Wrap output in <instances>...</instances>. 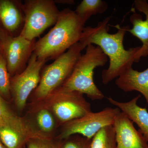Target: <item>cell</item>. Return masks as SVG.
<instances>
[{
    "label": "cell",
    "mask_w": 148,
    "mask_h": 148,
    "mask_svg": "<svg viewBox=\"0 0 148 148\" xmlns=\"http://www.w3.org/2000/svg\"><path fill=\"white\" fill-rule=\"evenodd\" d=\"M111 17H106L98 22L95 27H84L79 42L84 49L89 45L98 46L109 58L108 69L102 72V82L105 85L117 78L127 69L132 68L135 62V56L140 47L125 49L123 42L126 32L130 27L128 25L115 26L117 32L114 34L109 33V22Z\"/></svg>",
    "instance_id": "obj_1"
},
{
    "label": "cell",
    "mask_w": 148,
    "mask_h": 148,
    "mask_svg": "<svg viewBox=\"0 0 148 148\" xmlns=\"http://www.w3.org/2000/svg\"><path fill=\"white\" fill-rule=\"evenodd\" d=\"M84 27L74 11L63 10L53 28L35 43L34 53L39 60L55 59L79 41Z\"/></svg>",
    "instance_id": "obj_2"
},
{
    "label": "cell",
    "mask_w": 148,
    "mask_h": 148,
    "mask_svg": "<svg viewBox=\"0 0 148 148\" xmlns=\"http://www.w3.org/2000/svg\"><path fill=\"white\" fill-rule=\"evenodd\" d=\"M85 49V53L80 56L71 75L62 86L85 94L92 101H100L105 95L94 82V71L105 66L108 57L98 46L89 45Z\"/></svg>",
    "instance_id": "obj_3"
},
{
    "label": "cell",
    "mask_w": 148,
    "mask_h": 148,
    "mask_svg": "<svg viewBox=\"0 0 148 148\" xmlns=\"http://www.w3.org/2000/svg\"><path fill=\"white\" fill-rule=\"evenodd\" d=\"M79 42L43 69L38 85L35 90V97L45 99L53 90L62 86L69 78L77 61L84 50Z\"/></svg>",
    "instance_id": "obj_4"
},
{
    "label": "cell",
    "mask_w": 148,
    "mask_h": 148,
    "mask_svg": "<svg viewBox=\"0 0 148 148\" xmlns=\"http://www.w3.org/2000/svg\"><path fill=\"white\" fill-rule=\"evenodd\" d=\"M22 8L24 21L19 35L30 41L54 25L60 13L53 0H25Z\"/></svg>",
    "instance_id": "obj_5"
},
{
    "label": "cell",
    "mask_w": 148,
    "mask_h": 148,
    "mask_svg": "<svg viewBox=\"0 0 148 148\" xmlns=\"http://www.w3.org/2000/svg\"><path fill=\"white\" fill-rule=\"evenodd\" d=\"M121 111L117 108H106L98 112H91L63 125L58 140H64L73 135H79L92 139L103 127L113 125Z\"/></svg>",
    "instance_id": "obj_6"
},
{
    "label": "cell",
    "mask_w": 148,
    "mask_h": 148,
    "mask_svg": "<svg viewBox=\"0 0 148 148\" xmlns=\"http://www.w3.org/2000/svg\"><path fill=\"white\" fill-rule=\"evenodd\" d=\"M47 96L55 101L51 109L57 119L63 125L91 112L90 104L78 91L62 86Z\"/></svg>",
    "instance_id": "obj_7"
},
{
    "label": "cell",
    "mask_w": 148,
    "mask_h": 148,
    "mask_svg": "<svg viewBox=\"0 0 148 148\" xmlns=\"http://www.w3.org/2000/svg\"><path fill=\"white\" fill-rule=\"evenodd\" d=\"M36 42L19 35L14 36L0 27V44L10 75L19 73L25 69L34 53Z\"/></svg>",
    "instance_id": "obj_8"
},
{
    "label": "cell",
    "mask_w": 148,
    "mask_h": 148,
    "mask_svg": "<svg viewBox=\"0 0 148 148\" xmlns=\"http://www.w3.org/2000/svg\"><path fill=\"white\" fill-rule=\"evenodd\" d=\"M47 61L38 59L33 53L25 69L14 75L11 81V90L20 110L24 108L29 95L38 85L41 71Z\"/></svg>",
    "instance_id": "obj_9"
},
{
    "label": "cell",
    "mask_w": 148,
    "mask_h": 148,
    "mask_svg": "<svg viewBox=\"0 0 148 148\" xmlns=\"http://www.w3.org/2000/svg\"><path fill=\"white\" fill-rule=\"evenodd\" d=\"M115 132L116 148H148V142L133 122L121 112L115 119L113 125Z\"/></svg>",
    "instance_id": "obj_10"
},
{
    "label": "cell",
    "mask_w": 148,
    "mask_h": 148,
    "mask_svg": "<svg viewBox=\"0 0 148 148\" xmlns=\"http://www.w3.org/2000/svg\"><path fill=\"white\" fill-rule=\"evenodd\" d=\"M134 6L135 9L144 14L146 16V19L144 20L141 14L134 13L130 17L132 27L128 32L139 39L143 44L135 56V62L138 63L140 58L148 56V1L146 0H135Z\"/></svg>",
    "instance_id": "obj_11"
},
{
    "label": "cell",
    "mask_w": 148,
    "mask_h": 148,
    "mask_svg": "<svg viewBox=\"0 0 148 148\" xmlns=\"http://www.w3.org/2000/svg\"><path fill=\"white\" fill-rule=\"evenodd\" d=\"M21 1L0 0V20L3 27L11 34L21 32L24 15Z\"/></svg>",
    "instance_id": "obj_12"
},
{
    "label": "cell",
    "mask_w": 148,
    "mask_h": 148,
    "mask_svg": "<svg viewBox=\"0 0 148 148\" xmlns=\"http://www.w3.org/2000/svg\"><path fill=\"white\" fill-rule=\"evenodd\" d=\"M140 95H138L127 102H120L111 97L108 101L112 105L119 108L139 127V132L148 142V112L145 108L138 106L137 102Z\"/></svg>",
    "instance_id": "obj_13"
},
{
    "label": "cell",
    "mask_w": 148,
    "mask_h": 148,
    "mask_svg": "<svg viewBox=\"0 0 148 148\" xmlns=\"http://www.w3.org/2000/svg\"><path fill=\"white\" fill-rule=\"evenodd\" d=\"M115 84L125 92L137 91L142 93L148 103V68L142 72L127 69L119 77Z\"/></svg>",
    "instance_id": "obj_14"
},
{
    "label": "cell",
    "mask_w": 148,
    "mask_h": 148,
    "mask_svg": "<svg viewBox=\"0 0 148 148\" xmlns=\"http://www.w3.org/2000/svg\"><path fill=\"white\" fill-rule=\"evenodd\" d=\"M108 7L107 3L102 0H83L77 6L75 12L85 25L91 16L104 13Z\"/></svg>",
    "instance_id": "obj_15"
},
{
    "label": "cell",
    "mask_w": 148,
    "mask_h": 148,
    "mask_svg": "<svg viewBox=\"0 0 148 148\" xmlns=\"http://www.w3.org/2000/svg\"><path fill=\"white\" fill-rule=\"evenodd\" d=\"M13 127L25 134H29L32 126L23 118L17 116L9 109L8 106L0 104V126Z\"/></svg>",
    "instance_id": "obj_16"
},
{
    "label": "cell",
    "mask_w": 148,
    "mask_h": 148,
    "mask_svg": "<svg viewBox=\"0 0 148 148\" xmlns=\"http://www.w3.org/2000/svg\"><path fill=\"white\" fill-rule=\"evenodd\" d=\"M29 137L15 128L0 126V140L5 148H24Z\"/></svg>",
    "instance_id": "obj_17"
},
{
    "label": "cell",
    "mask_w": 148,
    "mask_h": 148,
    "mask_svg": "<svg viewBox=\"0 0 148 148\" xmlns=\"http://www.w3.org/2000/svg\"><path fill=\"white\" fill-rule=\"evenodd\" d=\"M91 148H116L115 132L113 125L102 128L93 137Z\"/></svg>",
    "instance_id": "obj_18"
},
{
    "label": "cell",
    "mask_w": 148,
    "mask_h": 148,
    "mask_svg": "<svg viewBox=\"0 0 148 148\" xmlns=\"http://www.w3.org/2000/svg\"><path fill=\"white\" fill-rule=\"evenodd\" d=\"M10 75L7 64L2 52L0 53V96L7 98L10 94L11 81Z\"/></svg>",
    "instance_id": "obj_19"
},
{
    "label": "cell",
    "mask_w": 148,
    "mask_h": 148,
    "mask_svg": "<svg viewBox=\"0 0 148 148\" xmlns=\"http://www.w3.org/2000/svg\"><path fill=\"white\" fill-rule=\"evenodd\" d=\"M37 124L43 132H49L53 130L55 122L53 116L47 109L40 110L37 115Z\"/></svg>",
    "instance_id": "obj_20"
},
{
    "label": "cell",
    "mask_w": 148,
    "mask_h": 148,
    "mask_svg": "<svg viewBox=\"0 0 148 148\" xmlns=\"http://www.w3.org/2000/svg\"><path fill=\"white\" fill-rule=\"evenodd\" d=\"M62 140L56 141L48 137L31 138L26 144L27 148H61Z\"/></svg>",
    "instance_id": "obj_21"
},
{
    "label": "cell",
    "mask_w": 148,
    "mask_h": 148,
    "mask_svg": "<svg viewBox=\"0 0 148 148\" xmlns=\"http://www.w3.org/2000/svg\"><path fill=\"white\" fill-rule=\"evenodd\" d=\"M91 141L80 135H73L62 142L61 148H91Z\"/></svg>",
    "instance_id": "obj_22"
},
{
    "label": "cell",
    "mask_w": 148,
    "mask_h": 148,
    "mask_svg": "<svg viewBox=\"0 0 148 148\" xmlns=\"http://www.w3.org/2000/svg\"><path fill=\"white\" fill-rule=\"evenodd\" d=\"M55 3H60L61 4H74L75 1L73 0H58L54 1Z\"/></svg>",
    "instance_id": "obj_23"
},
{
    "label": "cell",
    "mask_w": 148,
    "mask_h": 148,
    "mask_svg": "<svg viewBox=\"0 0 148 148\" xmlns=\"http://www.w3.org/2000/svg\"><path fill=\"white\" fill-rule=\"evenodd\" d=\"M0 104L2 105H5V106H7L5 100H4L3 98L1 96H0Z\"/></svg>",
    "instance_id": "obj_24"
},
{
    "label": "cell",
    "mask_w": 148,
    "mask_h": 148,
    "mask_svg": "<svg viewBox=\"0 0 148 148\" xmlns=\"http://www.w3.org/2000/svg\"><path fill=\"white\" fill-rule=\"evenodd\" d=\"M2 144L3 143H2L1 141L0 140V148H5L4 147Z\"/></svg>",
    "instance_id": "obj_25"
},
{
    "label": "cell",
    "mask_w": 148,
    "mask_h": 148,
    "mask_svg": "<svg viewBox=\"0 0 148 148\" xmlns=\"http://www.w3.org/2000/svg\"><path fill=\"white\" fill-rule=\"evenodd\" d=\"M2 51V48L1 46V44H0V53Z\"/></svg>",
    "instance_id": "obj_26"
},
{
    "label": "cell",
    "mask_w": 148,
    "mask_h": 148,
    "mask_svg": "<svg viewBox=\"0 0 148 148\" xmlns=\"http://www.w3.org/2000/svg\"><path fill=\"white\" fill-rule=\"evenodd\" d=\"M24 148H27L25 147H24Z\"/></svg>",
    "instance_id": "obj_27"
},
{
    "label": "cell",
    "mask_w": 148,
    "mask_h": 148,
    "mask_svg": "<svg viewBox=\"0 0 148 148\" xmlns=\"http://www.w3.org/2000/svg\"></svg>",
    "instance_id": "obj_28"
}]
</instances>
